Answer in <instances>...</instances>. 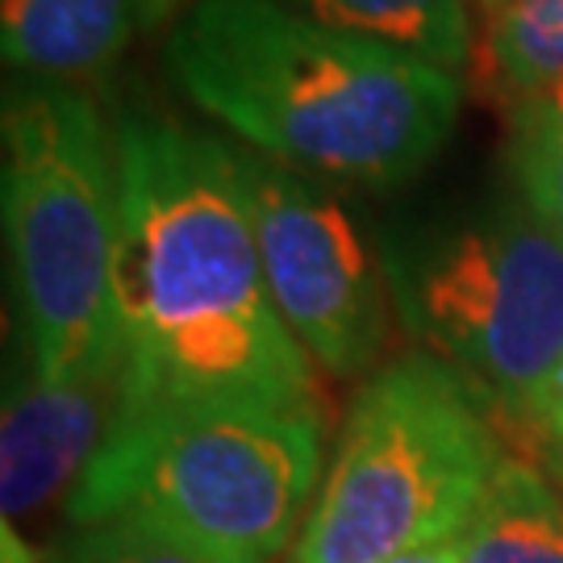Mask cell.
<instances>
[{"mask_svg": "<svg viewBox=\"0 0 563 563\" xmlns=\"http://www.w3.org/2000/svg\"><path fill=\"white\" fill-rule=\"evenodd\" d=\"M134 4H139L142 30H159V25H167V21L180 13L188 0H134Z\"/></svg>", "mask_w": 563, "mask_h": 563, "instance_id": "obj_17", "label": "cell"}, {"mask_svg": "<svg viewBox=\"0 0 563 563\" xmlns=\"http://www.w3.org/2000/svg\"><path fill=\"white\" fill-rule=\"evenodd\" d=\"M234 167L284 325L325 372L367 367L384 334V301L351 218L267 155L234 151Z\"/></svg>", "mask_w": 563, "mask_h": 563, "instance_id": "obj_7", "label": "cell"}, {"mask_svg": "<svg viewBox=\"0 0 563 563\" xmlns=\"http://www.w3.org/2000/svg\"><path fill=\"white\" fill-rule=\"evenodd\" d=\"M121 418L172 401L313 405L305 346L267 292L234 146L121 113Z\"/></svg>", "mask_w": 563, "mask_h": 563, "instance_id": "obj_1", "label": "cell"}, {"mask_svg": "<svg viewBox=\"0 0 563 563\" xmlns=\"http://www.w3.org/2000/svg\"><path fill=\"white\" fill-rule=\"evenodd\" d=\"M543 463L563 497V434H543Z\"/></svg>", "mask_w": 563, "mask_h": 563, "instance_id": "obj_19", "label": "cell"}, {"mask_svg": "<svg viewBox=\"0 0 563 563\" xmlns=\"http://www.w3.org/2000/svg\"><path fill=\"white\" fill-rule=\"evenodd\" d=\"M488 71L522 104L563 80V0H514L488 25Z\"/></svg>", "mask_w": 563, "mask_h": 563, "instance_id": "obj_12", "label": "cell"}, {"mask_svg": "<svg viewBox=\"0 0 563 563\" xmlns=\"http://www.w3.org/2000/svg\"><path fill=\"white\" fill-rule=\"evenodd\" d=\"M284 4L330 30L397 46L443 71H460L467 63L472 34L463 0H284Z\"/></svg>", "mask_w": 563, "mask_h": 563, "instance_id": "obj_11", "label": "cell"}, {"mask_svg": "<svg viewBox=\"0 0 563 563\" xmlns=\"http://www.w3.org/2000/svg\"><path fill=\"white\" fill-rule=\"evenodd\" d=\"M167 71L267 159L360 184L418 176L460 113L455 71L284 0H197L167 38Z\"/></svg>", "mask_w": 563, "mask_h": 563, "instance_id": "obj_2", "label": "cell"}, {"mask_svg": "<svg viewBox=\"0 0 563 563\" xmlns=\"http://www.w3.org/2000/svg\"><path fill=\"white\" fill-rule=\"evenodd\" d=\"M460 563H563V497L534 463L505 455L460 534Z\"/></svg>", "mask_w": 563, "mask_h": 563, "instance_id": "obj_10", "label": "cell"}, {"mask_svg": "<svg viewBox=\"0 0 563 563\" xmlns=\"http://www.w3.org/2000/svg\"><path fill=\"white\" fill-rule=\"evenodd\" d=\"M4 234L30 367L118 376V139L71 84L21 76L4 92Z\"/></svg>", "mask_w": 563, "mask_h": 563, "instance_id": "obj_3", "label": "cell"}, {"mask_svg": "<svg viewBox=\"0 0 563 563\" xmlns=\"http://www.w3.org/2000/svg\"><path fill=\"white\" fill-rule=\"evenodd\" d=\"M514 172L530 213L563 242V125L514 118Z\"/></svg>", "mask_w": 563, "mask_h": 563, "instance_id": "obj_14", "label": "cell"}, {"mask_svg": "<svg viewBox=\"0 0 563 563\" xmlns=\"http://www.w3.org/2000/svg\"><path fill=\"white\" fill-rule=\"evenodd\" d=\"M134 30V0H0L4 63L34 80H97L125 55Z\"/></svg>", "mask_w": 563, "mask_h": 563, "instance_id": "obj_9", "label": "cell"}, {"mask_svg": "<svg viewBox=\"0 0 563 563\" xmlns=\"http://www.w3.org/2000/svg\"><path fill=\"white\" fill-rule=\"evenodd\" d=\"M322 418L313 405L172 401L118 418L67 497V522L142 514L234 563H267L313 497Z\"/></svg>", "mask_w": 563, "mask_h": 563, "instance_id": "obj_4", "label": "cell"}, {"mask_svg": "<svg viewBox=\"0 0 563 563\" xmlns=\"http://www.w3.org/2000/svg\"><path fill=\"white\" fill-rule=\"evenodd\" d=\"M505 451L484 393L434 351L372 376L292 563H388L455 543Z\"/></svg>", "mask_w": 563, "mask_h": 563, "instance_id": "obj_5", "label": "cell"}, {"mask_svg": "<svg viewBox=\"0 0 563 563\" xmlns=\"http://www.w3.org/2000/svg\"><path fill=\"white\" fill-rule=\"evenodd\" d=\"M481 4L488 9V13H493V18H497V13H501V9H509L514 0H481Z\"/></svg>", "mask_w": 563, "mask_h": 563, "instance_id": "obj_20", "label": "cell"}, {"mask_svg": "<svg viewBox=\"0 0 563 563\" xmlns=\"http://www.w3.org/2000/svg\"><path fill=\"white\" fill-rule=\"evenodd\" d=\"M51 563H234L213 547L188 539L172 526L118 514L92 526H76V534L51 555Z\"/></svg>", "mask_w": 563, "mask_h": 563, "instance_id": "obj_13", "label": "cell"}, {"mask_svg": "<svg viewBox=\"0 0 563 563\" xmlns=\"http://www.w3.org/2000/svg\"><path fill=\"white\" fill-rule=\"evenodd\" d=\"M121 418V372L104 380H46L21 372L4 401L0 434V505L4 526L76 493Z\"/></svg>", "mask_w": 563, "mask_h": 563, "instance_id": "obj_8", "label": "cell"}, {"mask_svg": "<svg viewBox=\"0 0 563 563\" xmlns=\"http://www.w3.org/2000/svg\"><path fill=\"white\" fill-rule=\"evenodd\" d=\"M530 426H534L539 434H563V363H560V372L551 376V384H547L543 401L534 409Z\"/></svg>", "mask_w": 563, "mask_h": 563, "instance_id": "obj_15", "label": "cell"}, {"mask_svg": "<svg viewBox=\"0 0 563 563\" xmlns=\"http://www.w3.org/2000/svg\"><path fill=\"white\" fill-rule=\"evenodd\" d=\"M388 563H460V539L455 543H439V547H422V551H405Z\"/></svg>", "mask_w": 563, "mask_h": 563, "instance_id": "obj_18", "label": "cell"}, {"mask_svg": "<svg viewBox=\"0 0 563 563\" xmlns=\"http://www.w3.org/2000/svg\"><path fill=\"white\" fill-rule=\"evenodd\" d=\"M514 118H543V121H560L563 125V80L551 84L539 97H530V101L514 104Z\"/></svg>", "mask_w": 563, "mask_h": 563, "instance_id": "obj_16", "label": "cell"}, {"mask_svg": "<svg viewBox=\"0 0 563 563\" xmlns=\"http://www.w3.org/2000/svg\"><path fill=\"white\" fill-rule=\"evenodd\" d=\"M384 276L409 330L530 426L563 363V242L530 205L497 201L393 234Z\"/></svg>", "mask_w": 563, "mask_h": 563, "instance_id": "obj_6", "label": "cell"}]
</instances>
